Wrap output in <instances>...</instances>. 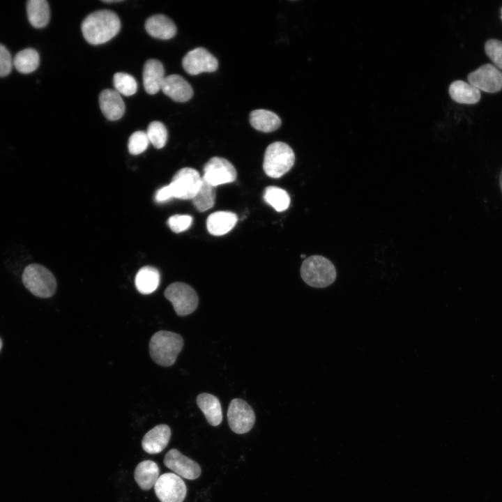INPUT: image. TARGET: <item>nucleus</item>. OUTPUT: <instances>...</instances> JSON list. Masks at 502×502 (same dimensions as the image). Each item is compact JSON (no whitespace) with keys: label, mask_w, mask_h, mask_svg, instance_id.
I'll use <instances>...</instances> for the list:
<instances>
[{"label":"nucleus","mask_w":502,"mask_h":502,"mask_svg":"<svg viewBox=\"0 0 502 502\" xmlns=\"http://www.w3.org/2000/svg\"><path fill=\"white\" fill-rule=\"evenodd\" d=\"M170 436L171 429L168 425H156L144 436L142 441V448L149 454L160 453L167 447Z\"/></svg>","instance_id":"4468645a"},{"label":"nucleus","mask_w":502,"mask_h":502,"mask_svg":"<svg viewBox=\"0 0 502 502\" xmlns=\"http://www.w3.org/2000/svg\"><path fill=\"white\" fill-rule=\"evenodd\" d=\"M485 52L495 66L502 70V41L489 39L485 44Z\"/></svg>","instance_id":"2f4dec72"},{"label":"nucleus","mask_w":502,"mask_h":502,"mask_svg":"<svg viewBox=\"0 0 502 502\" xmlns=\"http://www.w3.org/2000/svg\"><path fill=\"white\" fill-rule=\"evenodd\" d=\"M250 122L255 130L264 132H273L281 125V119L275 113L263 109L253 110Z\"/></svg>","instance_id":"5701e85b"},{"label":"nucleus","mask_w":502,"mask_h":502,"mask_svg":"<svg viewBox=\"0 0 502 502\" xmlns=\"http://www.w3.org/2000/svg\"><path fill=\"white\" fill-rule=\"evenodd\" d=\"M294 161L295 155L292 149L286 143L275 142L266 149L263 168L267 176L278 178L291 169Z\"/></svg>","instance_id":"20e7f679"},{"label":"nucleus","mask_w":502,"mask_h":502,"mask_svg":"<svg viewBox=\"0 0 502 502\" xmlns=\"http://www.w3.org/2000/svg\"><path fill=\"white\" fill-rule=\"evenodd\" d=\"M264 199L278 212L287 210L290 204V197L287 192L275 186H268L265 188Z\"/></svg>","instance_id":"cd10ccee"},{"label":"nucleus","mask_w":502,"mask_h":502,"mask_svg":"<svg viewBox=\"0 0 502 502\" xmlns=\"http://www.w3.org/2000/svg\"><path fill=\"white\" fill-rule=\"evenodd\" d=\"M177 315L183 317L192 313L197 307L198 296L195 289L188 284L177 282L169 284L164 292Z\"/></svg>","instance_id":"423d86ee"},{"label":"nucleus","mask_w":502,"mask_h":502,"mask_svg":"<svg viewBox=\"0 0 502 502\" xmlns=\"http://www.w3.org/2000/svg\"><path fill=\"white\" fill-rule=\"evenodd\" d=\"M172 198H174V195L169 184L159 189L155 194V200L158 202H164Z\"/></svg>","instance_id":"f704fd0d"},{"label":"nucleus","mask_w":502,"mask_h":502,"mask_svg":"<svg viewBox=\"0 0 502 502\" xmlns=\"http://www.w3.org/2000/svg\"><path fill=\"white\" fill-rule=\"evenodd\" d=\"M13 65L9 51L3 44L0 43V77L8 75L12 70Z\"/></svg>","instance_id":"72a5a7b5"},{"label":"nucleus","mask_w":502,"mask_h":502,"mask_svg":"<svg viewBox=\"0 0 502 502\" xmlns=\"http://www.w3.org/2000/svg\"><path fill=\"white\" fill-rule=\"evenodd\" d=\"M102 1L105 3H118L121 2L122 0H103Z\"/></svg>","instance_id":"c9c22d12"},{"label":"nucleus","mask_w":502,"mask_h":502,"mask_svg":"<svg viewBox=\"0 0 502 502\" xmlns=\"http://www.w3.org/2000/svg\"><path fill=\"white\" fill-rule=\"evenodd\" d=\"M499 183H500V187H501V192H502V169H501V174H500Z\"/></svg>","instance_id":"e433bc0d"},{"label":"nucleus","mask_w":502,"mask_h":502,"mask_svg":"<svg viewBox=\"0 0 502 502\" xmlns=\"http://www.w3.org/2000/svg\"><path fill=\"white\" fill-rule=\"evenodd\" d=\"M118 15L109 10H100L89 15L82 23L85 40L92 45H100L113 38L119 31Z\"/></svg>","instance_id":"f257e3e1"},{"label":"nucleus","mask_w":502,"mask_h":502,"mask_svg":"<svg viewBox=\"0 0 502 502\" xmlns=\"http://www.w3.org/2000/svg\"><path fill=\"white\" fill-rule=\"evenodd\" d=\"M154 491L160 502H183L187 487L180 476L174 473H165L159 476Z\"/></svg>","instance_id":"0eeeda50"},{"label":"nucleus","mask_w":502,"mask_h":502,"mask_svg":"<svg viewBox=\"0 0 502 502\" xmlns=\"http://www.w3.org/2000/svg\"><path fill=\"white\" fill-rule=\"evenodd\" d=\"M192 200L197 211L204 212L210 209L215 204V187L201 177V185Z\"/></svg>","instance_id":"bb28decb"},{"label":"nucleus","mask_w":502,"mask_h":502,"mask_svg":"<svg viewBox=\"0 0 502 502\" xmlns=\"http://www.w3.org/2000/svg\"><path fill=\"white\" fill-rule=\"evenodd\" d=\"M236 176V169L229 160L220 157H213L205 164L202 178L216 187L234 182Z\"/></svg>","instance_id":"9d476101"},{"label":"nucleus","mask_w":502,"mask_h":502,"mask_svg":"<svg viewBox=\"0 0 502 502\" xmlns=\"http://www.w3.org/2000/svg\"><path fill=\"white\" fill-rule=\"evenodd\" d=\"M161 90L173 100L179 102L189 100L193 95V90L190 84L178 75H170L165 77Z\"/></svg>","instance_id":"2eb2a0df"},{"label":"nucleus","mask_w":502,"mask_h":502,"mask_svg":"<svg viewBox=\"0 0 502 502\" xmlns=\"http://www.w3.org/2000/svg\"><path fill=\"white\" fill-rule=\"evenodd\" d=\"M1 347H2V341H1V339L0 338V351L1 349Z\"/></svg>","instance_id":"4c0bfd02"},{"label":"nucleus","mask_w":502,"mask_h":502,"mask_svg":"<svg viewBox=\"0 0 502 502\" xmlns=\"http://www.w3.org/2000/svg\"><path fill=\"white\" fill-rule=\"evenodd\" d=\"M192 218L188 215H174L168 220L169 228L175 233L187 230L191 225Z\"/></svg>","instance_id":"473e14b6"},{"label":"nucleus","mask_w":502,"mask_h":502,"mask_svg":"<svg viewBox=\"0 0 502 502\" xmlns=\"http://www.w3.org/2000/svg\"><path fill=\"white\" fill-rule=\"evenodd\" d=\"M160 469L158 464L151 460L139 462L134 472V478L142 490H149L154 487L159 478Z\"/></svg>","instance_id":"4be33fe9"},{"label":"nucleus","mask_w":502,"mask_h":502,"mask_svg":"<svg viewBox=\"0 0 502 502\" xmlns=\"http://www.w3.org/2000/svg\"><path fill=\"white\" fill-rule=\"evenodd\" d=\"M468 82L480 91L496 93L502 89V72L494 65L486 63L468 75Z\"/></svg>","instance_id":"9b49d317"},{"label":"nucleus","mask_w":502,"mask_h":502,"mask_svg":"<svg viewBox=\"0 0 502 502\" xmlns=\"http://www.w3.org/2000/svg\"><path fill=\"white\" fill-rule=\"evenodd\" d=\"M448 91L451 98L461 104H476L481 97L479 89L470 83L462 80H456L452 82Z\"/></svg>","instance_id":"412c9836"},{"label":"nucleus","mask_w":502,"mask_h":502,"mask_svg":"<svg viewBox=\"0 0 502 502\" xmlns=\"http://www.w3.org/2000/svg\"><path fill=\"white\" fill-rule=\"evenodd\" d=\"M201 183V176L195 169L184 167L173 176L169 185L174 197L181 199H192Z\"/></svg>","instance_id":"1a4fd4ad"},{"label":"nucleus","mask_w":502,"mask_h":502,"mask_svg":"<svg viewBox=\"0 0 502 502\" xmlns=\"http://www.w3.org/2000/svg\"><path fill=\"white\" fill-rule=\"evenodd\" d=\"M99 104L102 114L108 120L116 121L123 115L125 104L116 90H103L99 96Z\"/></svg>","instance_id":"dca6fc26"},{"label":"nucleus","mask_w":502,"mask_h":502,"mask_svg":"<svg viewBox=\"0 0 502 502\" xmlns=\"http://www.w3.org/2000/svg\"><path fill=\"white\" fill-rule=\"evenodd\" d=\"M165 77L163 66L158 60L146 61L143 69V84L149 94H155L161 89Z\"/></svg>","instance_id":"f3484780"},{"label":"nucleus","mask_w":502,"mask_h":502,"mask_svg":"<svg viewBox=\"0 0 502 502\" xmlns=\"http://www.w3.org/2000/svg\"><path fill=\"white\" fill-rule=\"evenodd\" d=\"M301 275L309 286L324 288L334 282L337 273L335 266L328 259L320 255H313L303 262Z\"/></svg>","instance_id":"7ed1b4c3"},{"label":"nucleus","mask_w":502,"mask_h":502,"mask_svg":"<svg viewBox=\"0 0 502 502\" xmlns=\"http://www.w3.org/2000/svg\"><path fill=\"white\" fill-rule=\"evenodd\" d=\"M115 90L126 96L134 95L137 90V83L130 75L125 73H116L113 77Z\"/></svg>","instance_id":"c85d7f7f"},{"label":"nucleus","mask_w":502,"mask_h":502,"mask_svg":"<svg viewBox=\"0 0 502 502\" xmlns=\"http://www.w3.org/2000/svg\"><path fill=\"white\" fill-rule=\"evenodd\" d=\"M196 401L211 425L218 426L221 423L222 411L220 402L217 397L203 393L197 396Z\"/></svg>","instance_id":"aec40b11"},{"label":"nucleus","mask_w":502,"mask_h":502,"mask_svg":"<svg viewBox=\"0 0 502 502\" xmlns=\"http://www.w3.org/2000/svg\"><path fill=\"white\" fill-rule=\"evenodd\" d=\"M238 221L237 215L230 211H216L207 218L208 231L214 236H222L231 231Z\"/></svg>","instance_id":"6ab92c4d"},{"label":"nucleus","mask_w":502,"mask_h":502,"mask_svg":"<svg viewBox=\"0 0 502 502\" xmlns=\"http://www.w3.org/2000/svg\"><path fill=\"white\" fill-rule=\"evenodd\" d=\"M24 287L34 296L40 298L52 296L56 288L55 277L46 267L38 264L26 266L22 273Z\"/></svg>","instance_id":"39448f33"},{"label":"nucleus","mask_w":502,"mask_h":502,"mask_svg":"<svg viewBox=\"0 0 502 502\" xmlns=\"http://www.w3.org/2000/svg\"><path fill=\"white\" fill-rule=\"evenodd\" d=\"M13 66L16 70L23 74L35 71L40 63L38 52L33 48L24 49L16 54L13 60Z\"/></svg>","instance_id":"a878e982"},{"label":"nucleus","mask_w":502,"mask_h":502,"mask_svg":"<svg viewBox=\"0 0 502 502\" xmlns=\"http://www.w3.org/2000/svg\"><path fill=\"white\" fill-rule=\"evenodd\" d=\"M183 69L191 75L211 73L218 69L217 59L207 50L197 47L189 51L182 60Z\"/></svg>","instance_id":"f8f14e48"},{"label":"nucleus","mask_w":502,"mask_h":502,"mask_svg":"<svg viewBox=\"0 0 502 502\" xmlns=\"http://www.w3.org/2000/svg\"><path fill=\"white\" fill-rule=\"evenodd\" d=\"M160 275L159 271L152 266H144L140 268L135 279L137 291L142 294H150L159 286Z\"/></svg>","instance_id":"b1692460"},{"label":"nucleus","mask_w":502,"mask_h":502,"mask_svg":"<svg viewBox=\"0 0 502 502\" xmlns=\"http://www.w3.org/2000/svg\"><path fill=\"white\" fill-rule=\"evenodd\" d=\"M149 140L147 135L144 131H136L133 132L128 140V148L132 155H139L147 149Z\"/></svg>","instance_id":"7c9ffc66"},{"label":"nucleus","mask_w":502,"mask_h":502,"mask_svg":"<svg viewBox=\"0 0 502 502\" xmlns=\"http://www.w3.org/2000/svg\"><path fill=\"white\" fill-rule=\"evenodd\" d=\"M28 20L36 29L45 27L50 21V10L45 0H29L26 3Z\"/></svg>","instance_id":"393cba45"},{"label":"nucleus","mask_w":502,"mask_h":502,"mask_svg":"<svg viewBox=\"0 0 502 502\" xmlns=\"http://www.w3.org/2000/svg\"><path fill=\"white\" fill-rule=\"evenodd\" d=\"M183 347V337L178 333L160 330L155 333L149 342V353L157 364L169 367L172 365Z\"/></svg>","instance_id":"f03ea898"},{"label":"nucleus","mask_w":502,"mask_h":502,"mask_svg":"<svg viewBox=\"0 0 502 502\" xmlns=\"http://www.w3.org/2000/svg\"><path fill=\"white\" fill-rule=\"evenodd\" d=\"M255 418L254 410L245 400L235 398L230 402L227 420L234 432L239 434L248 432L254 426Z\"/></svg>","instance_id":"6e6552de"},{"label":"nucleus","mask_w":502,"mask_h":502,"mask_svg":"<svg viewBox=\"0 0 502 502\" xmlns=\"http://www.w3.org/2000/svg\"><path fill=\"white\" fill-rule=\"evenodd\" d=\"M163 462L165 465L176 475L188 480H195L201 473L200 466L195 461L183 455L175 448L166 453Z\"/></svg>","instance_id":"ddd939ff"},{"label":"nucleus","mask_w":502,"mask_h":502,"mask_svg":"<svg viewBox=\"0 0 502 502\" xmlns=\"http://www.w3.org/2000/svg\"><path fill=\"white\" fill-rule=\"evenodd\" d=\"M145 29L150 36L162 40L170 39L176 33L175 24L164 15L149 17L145 22Z\"/></svg>","instance_id":"a211bd4d"},{"label":"nucleus","mask_w":502,"mask_h":502,"mask_svg":"<svg viewBox=\"0 0 502 502\" xmlns=\"http://www.w3.org/2000/svg\"><path fill=\"white\" fill-rule=\"evenodd\" d=\"M149 142L156 149H162L167 140V130L160 121L150 123L146 132Z\"/></svg>","instance_id":"c756f323"}]
</instances>
